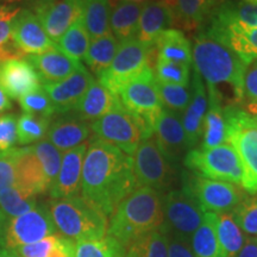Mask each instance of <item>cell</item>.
Instances as JSON below:
<instances>
[{
    "instance_id": "6da1fadb",
    "label": "cell",
    "mask_w": 257,
    "mask_h": 257,
    "mask_svg": "<svg viewBox=\"0 0 257 257\" xmlns=\"http://www.w3.org/2000/svg\"><path fill=\"white\" fill-rule=\"evenodd\" d=\"M136 188L133 156L91 138L82 166L81 197L110 217Z\"/></svg>"
},
{
    "instance_id": "7a4b0ae2",
    "label": "cell",
    "mask_w": 257,
    "mask_h": 257,
    "mask_svg": "<svg viewBox=\"0 0 257 257\" xmlns=\"http://www.w3.org/2000/svg\"><path fill=\"white\" fill-rule=\"evenodd\" d=\"M107 233L125 250L135 239L163 224V204L159 192L138 187L115 207L110 216Z\"/></svg>"
},
{
    "instance_id": "3957f363",
    "label": "cell",
    "mask_w": 257,
    "mask_h": 257,
    "mask_svg": "<svg viewBox=\"0 0 257 257\" xmlns=\"http://www.w3.org/2000/svg\"><path fill=\"white\" fill-rule=\"evenodd\" d=\"M192 59L194 70L206 81L207 86L217 87L221 83H227L233 89L234 104H239L246 63L236 51L200 30L194 37Z\"/></svg>"
},
{
    "instance_id": "277c9868",
    "label": "cell",
    "mask_w": 257,
    "mask_h": 257,
    "mask_svg": "<svg viewBox=\"0 0 257 257\" xmlns=\"http://www.w3.org/2000/svg\"><path fill=\"white\" fill-rule=\"evenodd\" d=\"M48 208L56 230L66 238L100 239L107 233V217L81 195L51 199Z\"/></svg>"
},
{
    "instance_id": "5b68a950",
    "label": "cell",
    "mask_w": 257,
    "mask_h": 257,
    "mask_svg": "<svg viewBox=\"0 0 257 257\" xmlns=\"http://www.w3.org/2000/svg\"><path fill=\"white\" fill-rule=\"evenodd\" d=\"M226 143L236 150L243 167L242 188L250 195L257 194V121L238 104L224 107Z\"/></svg>"
},
{
    "instance_id": "8992f818",
    "label": "cell",
    "mask_w": 257,
    "mask_h": 257,
    "mask_svg": "<svg viewBox=\"0 0 257 257\" xmlns=\"http://www.w3.org/2000/svg\"><path fill=\"white\" fill-rule=\"evenodd\" d=\"M155 63V47L144 44L137 38H131L121 42L110 67L98 76V81L118 95L125 83L140 75L148 67L154 69Z\"/></svg>"
},
{
    "instance_id": "52a82bcc",
    "label": "cell",
    "mask_w": 257,
    "mask_h": 257,
    "mask_svg": "<svg viewBox=\"0 0 257 257\" xmlns=\"http://www.w3.org/2000/svg\"><path fill=\"white\" fill-rule=\"evenodd\" d=\"M91 133L93 140L117 147L128 156H134L141 141L153 136L123 105L91 123Z\"/></svg>"
},
{
    "instance_id": "ba28073f",
    "label": "cell",
    "mask_w": 257,
    "mask_h": 257,
    "mask_svg": "<svg viewBox=\"0 0 257 257\" xmlns=\"http://www.w3.org/2000/svg\"><path fill=\"white\" fill-rule=\"evenodd\" d=\"M184 163L194 174L217 181L242 185L243 167L236 150L224 143L211 149H191Z\"/></svg>"
},
{
    "instance_id": "9c48e42d",
    "label": "cell",
    "mask_w": 257,
    "mask_h": 257,
    "mask_svg": "<svg viewBox=\"0 0 257 257\" xmlns=\"http://www.w3.org/2000/svg\"><path fill=\"white\" fill-rule=\"evenodd\" d=\"M118 98L125 110L136 117L153 135L154 125L163 110V105L152 67H148L140 75L125 83L118 92Z\"/></svg>"
},
{
    "instance_id": "30bf717a",
    "label": "cell",
    "mask_w": 257,
    "mask_h": 257,
    "mask_svg": "<svg viewBox=\"0 0 257 257\" xmlns=\"http://www.w3.org/2000/svg\"><path fill=\"white\" fill-rule=\"evenodd\" d=\"M182 189L197 200L204 212H231L246 193L238 185L211 180L192 172L182 174Z\"/></svg>"
},
{
    "instance_id": "8fae6325",
    "label": "cell",
    "mask_w": 257,
    "mask_h": 257,
    "mask_svg": "<svg viewBox=\"0 0 257 257\" xmlns=\"http://www.w3.org/2000/svg\"><path fill=\"white\" fill-rule=\"evenodd\" d=\"M133 159L138 187L152 188L161 193L174 184V167L161 153L154 136L141 141Z\"/></svg>"
},
{
    "instance_id": "7c38bea8",
    "label": "cell",
    "mask_w": 257,
    "mask_h": 257,
    "mask_svg": "<svg viewBox=\"0 0 257 257\" xmlns=\"http://www.w3.org/2000/svg\"><path fill=\"white\" fill-rule=\"evenodd\" d=\"M5 220L2 233V249L15 251L56 233L48 206L40 205L22 216Z\"/></svg>"
},
{
    "instance_id": "4fadbf2b",
    "label": "cell",
    "mask_w": 257,
    "mask_h": 257,
    "mask_svg": "<svg viewBox=\"0 0 257 257\" xmlns=\"http://www.w3.org/2000/svg\"><path fill=\"white\" fill-rule=\"evenodd\" d=\"M165 232L191 242L192 236L204 220L205 212L187 192L170 191L162 200Z\"/></svg>"
},
{
    "instance_id": "5bb4252c",
    "label": "cell",
    "mask_w": 257,
    "mask_h": 257,
    "mask_svg": "<svg viewBox=\"0 0 257 257\" xmlns=\"http://www.w3.org/2000/svg\"><path fill=\"white\" fill-rule=\"evenodd\" d=\"M82 0H34L31 11L37 16L50 40L56 43L81 16Z\"/></svg>"
},
{
    "instance_id": "9a60e30c",
    "label": "cell",
    "mask_w": 257,
    "mask_h": 257,
    "mask_svg": "<svg viewBox=\"0 0 257 257\" xmlns=\"http://www.w3.org/2000/svg\"><path fill=\"white\" fill-rule=\"evenodd\" d=\"M181 118L182 113L163 108L154 125L153 136L161 153L172 165L185 159L189 152Z\"/></svg>"
},
{
    "instance_id": "2e32d148",
    "label": "cell",
    "mask_w": 257,
    "mask_h": 257,
    "mask_svg": "<svg viewBox=\"0 0 257 257\" xmlns=\"http://www.w3.org/2000/svg\"><path fill=\"white\" fill-rule=\"evenodd\" d=\"M93 81L92 74L81 64L68 78L42 87L53 102L56 114H60L73 111Z\"/></svg>"
},
{
    "instance_id": "e0dca14e",
    "label": "cell",
    "mask_w": 257,
    "mask_h": 257,
    "mask_svg": "<svg viewBox=\"0 0 257 257\" xmlns=\"http://www.w3.org/2000/svg\"><path fill=\"white\" fill-rule=\"evenodd\" d=\"M11 37L25 55H38L56 47L37 16L28 9L22 10L15 19Z\"/></svg>"
},
{
    "instance_id": "ac0fdd59",
    "label": "cell",
    "mask_w": 257,
    "mask_h": 257,
    "mask_svg": "<svg viewBox=\"0 0 257 257\" xmlns=\"http://www.w3.org/2000/svg\"><path fill=\"white\" fill-rule=\"evenodd\" d=\"M87 148L88 144L83 143L62 154L59 174L49 191L51 199L76 197L81 193L82 166Z\"/></svg>"
},
{
    "instance_id": "d6986e66",
    "label": "cell",
    "mask_w": 257,
    "mask_h": 257,
    "mask_svg": "<svg viewBox=\"0 0 257 257\" xmlns=\"http://www.w3.org/2000/svg\"><path fill=\"white\" fill-rule=\"evenodd\" d=\"M89 135L91 124L70 111L57 114L50 120L47 140L61 153H64L86 143Z\"/></svg>"
},
{
    "instance_id": "ffe728a7",
    "label": "cell",
    "mask_w": 257,
    "mask_h": 257,
    "mask_svg": "<svg viewBox=\"0 0 257 257\" xmlns=\"http://www.w3.org/2000/svg\"><path fill=\"white\" fill-rule=\"evenodd\" d=\"M0 86L9 96L19 99L40 88L41 79L28 60H10L0 63Z\"/></svg>"
},
{
    "instance_id": "44dd1931",
    "label": "cell",
    "mask_w": 257,
    "mask_h": 257,
    "mask_svg": "<svg viewBox=\"0 0 257 257\" xmlns=\"http://www.w3.org/2000/svg\"><path fill=\"white\" fill-rule=\"evenodd\" d=\"M192 96L187 108L182 113V125L187 138L189 150L193 149L204 133V119L207 111V92L198 72H193L191 85Z\"/></svg>"
},
{
    "instance_id": "7402d4cb",
    "label": "cell",
    "mask_w": 257,
    "mask_h": 257,
    "mask_svg": "<svg viewBox=\"0 0 257 257\" xmlns=\"http://www.w3.org/2000/svg\"><path fill=\"white\" fill-rule=\"evenodd\" d=\"M27 60L37 72L43 85L55 83L68 78L82 64L80 61L67 56L57 49V47L38 55H29Z\"/></svg>"
},
{
    "instance_id": "603a6c76",
    "label": "cell",
    "mask_w": 257,
    "mask_h": 257,
    "mask_svg": "<svg viewBox=\"0 0 257 257\" xmlns=\"http://www.w3.org/2000/svg\"><path fill=\"white\" fill-rule=\"evenodd\" d=\"M16 186L34 195L44 194L50 191L40 160L31 147L17 148L16 160Z\"/></svg>"
},
{
    "instance_id": "cb8c5ba5",
    "label": "cell",
    "mask_w": 257,
    "mask_h": 257,
    "mask_svg": "<svg viewBox=\"0 0 257 257\" xmlns=\"http://www.w3.org/2000/svg\"><path fill=\"white\" fill-rule=\"evenodd\" d=\"M173 22L172 9L157 0H149L143 4L136 38L144 44L154 46L161 32L173 27Z\"/></svg>"
},
{
    "instance_id": "d4e9b609",
    "label": "cell",
    "mask_w": 257,
    "mask_h": 257,
    "mask_svg": "<svg viewBox=\"0 0 257 257\" xmlns=\"http://www.w3.org/2000/svg\"><path fill=\"white\" fill-rule=\"evenodd\" d=\"M120 105L118 95L111 93L98 80H94L73 112L87 123H93Z\"/></svg>"
},
{
    "instance_id": "484cf974",
    "label": "cell",
    "mask_w": 257,
    "mask_h": 257,
    "mask_svg": "<svg viewBox=\"0 0 257 257\" xmlns=\"http://www.w3.org/2000/svg\"><path fill=\"white\" fill-rule=\"evenodd\" d=\"M200 30L227 44L245 63L257 57V28L230 24L224 28L204 27Z\"/></svg>"
},
{
    "instance_id": "4316f807",
    "label": "cell",
    "mask_w": 257,
    "mask_h": 257,
    "mask_svg": "<svg viewBox=\"0 0 257 257\" xmlns=\"http://www.w3.org/2000/svg\"><path fill=\"white\" fill-rule=\"evenodd\" d=\"M207 111L204 119V133L200 149H211L226 143L223 94L218 87L213 86H207Z\"/></svg>"
},
{
    "instance_id": "83f0119b",
    "label": "cell",
    "mask_w": 257,
    "mask_h": 257,
    "mask_svg": "<svg viewBox=\"0 0 257 257\" xmlns=\"http://www.w3.org/2000/svg\"><path fill=\"white\" fill-rule=\"evenodd\" d=\"M224 0H175L173 27L193 32L200 30Z\"/></svg>"
},
{
    "instance_id": "f1b7e54d",
    "label": "cell",
    "mask_w": 257,
    "mask_h": 257,
    "mask_svg": "<svg viewBox=\"0 0 257 257\" xmlns=\"http://www.w3.org/2000/svg\"><path fill=\"white\" fill-rule=\"evenodd\" d=\"M230 24L257 28V5H251L244 2L224 0L214 10L211 18L204 27L224 28Z\"/></svg>"
},
{
    "instance_id": "f546056e",
    "label": "cell",
    "mask_w": 257,
    "mask_h": 257,
    "mask_svg": "<svg viewBox=\"0 0 257 257\" xmlns=\"http://www.w3.org/2000/svg\"><path fill=\"white\" fill-rule=\"evenodd\" d=\"M156 61H167L192 66V46L185 34L178 29L162 31L154 44Z\"/></svg>"
},
{
    "instance_id": "4dcf8cb0",
    "label": "cell",
    "mask_w": 257,
    "mask_h": 257,
    "mask_svg": "<svg viewBox=\"0 0 257 257\" xmlns=\"http://www.w3.org/2000/svg\"><path fill=\"white\" fill-rule=\"evenodd\" d=\"M142 8L143 4H135L125 0H119L112 6L110 17L111 34L120 43L136 38Z\"/></svg>"
},
{
    "instance_id": "1f68e13d",
    "label": "cell",
    "mask_w": 257,
    "mask_h": 257,
    "mask_svg": "<svg viewBox=\"0 0 257 257\" xmlns=\"http://www.w3.org/2000/svg\"><path fill=\"white\" fill-rule=\"evenodd\" d=\"M111 11L112 0H82L81 16L91 40L111 34Z\"/></svg>"
},
{
    "instance_id": "d6a6232c",
    "label": "cell",
    "mask_w": 257,
    "mask_h": 257,
    "mask_svg": "<svg viewBox=\"0 0 257 257\" xmlns=\"http://www.w3.org/2000/svg\"><path fill=\"white\" fill-rule=\"evenodd\" d=\"M191 246L195 257H229L218 239L213 212H205L204 220L192 236Z\"/></svg>"
},
{
    "instance_id": "836d02e7",
    "label": "cell",
    "mask_w": 257,
    "mask_h": 257,
    "mask_svg": "<svg viewBox=\"0 0 257 257\" xmlns=\"http://www.w3.org/2000/svg\"><path fill=\"white\" fill-rule=\"evenodd\" d=\"M119 46L120 42L112 34L92 40L87 53L83 57L89 70L94 73L96 76L100 75L104 70L110 67Z\"/></svg>"
},
{
    "instance_id": "e575fe53",
    "label": "cell",
    "mask_w": 257,
    "mask_h": 257,
    "mask_svg": "<svg viewBox=\"0 0 257 257\" xmlns=\"http://www.w3.org/2000/svg\"><path fill=\"white\" fill-rule=\"evenodd\" d=\"M214 226L218 239L229 257H236L243 248L245 236L234 221L231 212L214 213Z\"/></svg>"
},
{
    "instance_id": "d590c367",
    "label": "cell",
    "mask_w": 257,
    "mask_h": 257,
    "mask_svg": "<svg viewBox=\"0 0 257 257\" xmlns=\"http://www.w3.org/2000/svg\"><path fill=\"white\" fill-rule=\"evenodd\" d=\"M37 197L18 186L0 192V212L3 219H12L37 206Z\"/></svg>"
},
{
    "instance_id": "8d00e7d4",
    "label": "cell",
    "mask_w": 257,
    "mask_h": 257,
    "mask_svg": "<svg viewBox=\"0 0 257 257\" xmlns=\"http://www.w3.org/2000/svg\"><path fill=\"white\" fill-rule=\"evenodd\" d=\"M89 43H91V38L83 24L82 16H80L55 44L57 49L66 54L67 56L80 61L87 53Z\"/></svg>"
},
{
    "instance_id": "74e56055",
    "label": "cell",
    "mask_w": 257,
    "mask_h": 257,
    "mask_svg": "<svg viewBox=\"0 0 257 257\" xmlns=\"http://www.w3.org/2000/svg\"><path fill=\"white\" fill-rule=\"evenodd\" d=\"M125 257H168V239L162 227L138 237L126 248Z\"/></svg>"
},
{
    "instance_id": "f35d334b",
    "label": "cell",
    "mask_w": 257,
    "mask_h": 257,
    "mask_svg": "<svg viewBox=\"0 0 257 257\" xmlns=\"http://www.w3.org/2000/svg\"><path fill=\"white\" fill-rule=\"evenodd\" d=\"M125 253L124 246L108 234L100 239L75 243V257H125Z\"/></svg>"
},
{
    "instance_id": "ab89813d",
    "label": "cell",
    "mask_w": 257,
    "mask_h": 257,
    "mask_svg": "<svg viewBox=\"0 0 257 257\" xmlns=\"http://www.w3.org/2000/svg\"><path fill=\"white\" fill-rule=\"evenodd\" d=\"M51 118L23 113L17 120V138L22 146L37 143L47 137Z\"/></svg>"
},
{
    "instance_id": "60d3db41",
    "label": "cell",
    "mask_w": 257,
    "mask_h": 257,
    "mask_svg": "<svg viewBox=\"0 0 257 257\" xmlns=\"http://www.w3.org/2000/svg\"><path fill=\"white\" fill-rule=\"evenodd\" d=\"M37 159L40 160L42 168L44 170L47 181L50 188L53 187L55 182L56 176L59 174L61 167V161H62V154L56 147H54L49 141H40L32 146Z\"/></svg>"
},
{
    "instance_id": "b9f144b4",
    "label": "cell",
    "mask_w": 257,
    "mask_h": 257,
    "mask_svg": "<svg viewBox=\"0 0 257 257\" xmlns=\"http://www.w3.org/2000/svg\"><path fill=\"white\" fill-rule=\"evenodd\" d=\"M154 74L157 82L187 87L191 78V66L167 61H156L154 66Z\"/></svg>"
},
{
    "instance_id": "7bdbcfd3",
    "label": "cell",
    "mask_w": 257,
    "mask_h": 257,
    "mask_svg": "<svg viewBox=\"0 0 257 257\" xmlns=\"http://www.w3.org/2000/svg\"><path fill=\"white\" fill-rule=\"evenodd\" d=\"M239 229L249 236L257 237V194L246 195L231 211Z\"/></svg>"
},
{
    "instance_id": "ee69618b",
    "label": "cell",
    "mask_w": 257,
    "mask_h": 257,
    "mask_svg": "<svg viewBox=\"0 0 257 257\" xmlns=\"http://www.w3.org/2000/svg\"><path fill=\"white\" fill-rule=\"evenodd\" d=\"M157 89H159L160 99L165 108L184 113L191 101L192 91L189 86L185 87V86L165 85V83L157 82Z\"/></svg>"
},
{
    "instance_id": "f6af8a7d",
    "label": "cell",
    "mask_w": 257,
    "mask_h": 257,
    "mask_svg": "<svg viewBox=\"0 0 257 257\" xmlns=\"http://www.w3.org/2000/svg\"><path fill=\"white\" fill-rule=\"evenodd\" d=\"M18 102L25 113L44 118H51L54 114H56L53 102L42 86L21 96Z\"/></svg>"
},
{
    "instance_id": "bcb514c9",
    "label": "cell",
    "mask_w": 257,
    "mask_h": 257,
    "mask_svg": "<svg viewBox=\"0 0 257 257\" xmlns=\"http://www.w3.org/2000/svg\"><path fill=\"white\" fill-rule=\"evenodd\" d=\"M21 11L18 2L3 0V4H0V46L11 38L15 19Z\"/></svg>"
},
{
    "instance_id": "7dc6e473",
    "label": "cell",
    "mask_w": 257,
    "mask_h": 257,
    "mask_svg": "<svg viewBox=\"0 0 257 257\" xmlns=\"http://www.w3.org/2000/svg\"><path fill=\"white\" fill-rule=\"evenodd\" d=\"M17 148L0 152V192L16 185Z\"/></svg>"
},
{
    "instance_id": "c3c4849f",
    "label": "cell",
    "mask_w": 257,
    "mask_h": 257,
    "mask_svg": "<svg viewBox=\"0 0 257 257\" xmlns=\"http://www.w3.org/2000/svg\"><path fill=\"white\" fill-rule=\"evenodd\" d=\"M59 238L60 236L53 234L40 242L21 246V248L16 249L14 252L18 257H50L53 255L54 250L56 249Z\"/></svg>"
},
{
    "instance_id": "681fc988",
    "label": "cell",
    "mask_w": 257,
    "mask_h": 257,
    "mask_svg": "<svg viewBox=\"0 0 257 257\" xmlns=\"http://www.w3.org/2000/svg\"><path fill=\"white\" fill-rule=\"evenodd\" d=\"M17 120L16 114L0 115V152L12 149L18 143Z\"/></svg>"
},
{
    "instance_id": "f907efd6",
    "label": "cell",
    "mask_w": 257,
    "mask_h": 257,
    "mask_svg": "<svg viewBox=\"0 0 257 257\" xmlns=\"http://www.w3.org/2000/svg\"><path fill=\"white\" fill-rule=\"evenodd\" d=\"M242 102H257V57L246 63L242 80Z\"/></svg>"
},
{
    "instance_id": "816d5d0a",
    "label": "cell",
    "mask_w": 257,
    "mask_h": 257,
    "mask_svg": "<svg viewBox=\"0 0 257 257\" xmlns=\"http://www.w3.org/2000/svg\"><path fill=\"white\" fill-rule=\"evenodd\" d=\"M166 234L168 239V257H195L193 253L191 242L167 232Z\"/></svg>"
},
{
    "instance_id": "f5cc1de1",
    "label": "cell",
    "mask_w": 257,
    "mask_h": 257,
    "mask_svg": "<svg viewBox=\"0 0 257 257\" xmlns=\"http://www.w3.org/2000/svg\"><path fill=\"white\" fill-rule=\"evenodd\" d=\"M25 54L22 51L21 48L14 41V38H9L5 43L0 46V63L10 60H19L23 59Z\"/></svg>"
},
{
    "instance_id": "db71d44e",
    "label": "cell",
    "mask_w": 257,
    "mask_h": 257,
    "mask_svg": "<svg viewBox=\"0 0 257 257\" xmlns=\"http://www.w3.org/2000/svg\"><path fill=\"white\" fill-rule=\"evenodd\" d=\"M236 257H257V237H246L243 248Z\"/></svg>"
},
{
    "instance_id": "11a10c76",
    "label": "cell",
    "mask_w": 257,
    "mask_h": 257,
    "mask_svg": "<svg viewBox=\"0 0 257 257\" xmlns=\"http://www.w3.org/2000/svg\"><path fill=\"white\" fill-rule=\"evenodd\" d=\"M12 107V102L10 100L9 95L6 94L4 89L0 86V113H4L5 111L10 110Z\"/></svg>"
},
{
    "instance_id": "9f6ffc18",
    "label": "cell",
    "mask_w": 257,
    "mask_h": 257,
    "mask_svg": "<svg viewBox=\"0 0 257 257\" xmlns=\"http://www.w3.org/2000/svg\"><path fill=\"white\" fill-rule=\"evenodd\" d=\"M243 107V110L248 113L253 120L257 121V102H242L238 104Z\"/></svg>"
},
{
    "instance_id": "6f0895ef",
    "label": "cell",
    "mask_w": 257,
    "mask_h": 257,
    "mask_svg": "<svg viewBox=\"0 0 257 257\" xmlns=\"http://www.w3.org/2000/svg\"><path fill=\"white\" fill-rule=\"evenodd\" d=\"M0 257H18L14 251L6 249H0Z\"/></svg>"
},
{
    "instance_id": "680465c9",
    "label": "cell",
    "mask_w": 257,
    "mask_h": 257,
    "mask_svg": "<svg viewBox=\"0 0 257 257\" xmlns=\"http://www.w3.org/2000/svg\"><path fill=\"white\" fill-rule=\"evenodd\" d=\"M157 2H160V3H162V4L167 5V6H168V8L172 9V11H173V9H174L175 0H157Z\"/></svg>"
},
{
    "instance_id": "91938a15",
    "label": "cell",
    "mask_w": 257,
    "mask_h": 257,
    "mask_svg": "<svg viewBox=\"0 0 257 257\" xmlns=\"http://www.w3.org/2000/svg\"><path fill=\"white\" fill-rule=\"evenodd\" d=\"M118 2H119V0H113V2H112V6H113L115 3H118ZM125 2L135 3V4H144V3L149 2V0H125Z\"/></svg>"
},
{
    "instance_id": "94428289",
    "label": "cell",
    "mask_w": 257,
    "mask_h": 257,
    "mask_svg": "<svg viewBox=\"0 0 257 257\" xmlns=\"http://www.w3.org/2000/svg\"><path fill=\"white\" fill-rule=\"evenodd\" d=\"M244 3H248V4L251 5H257V0H243Z\"/></svg>"
},
{
    "instance_id": "6125c7cd",
    "label": "cell",
    "mask_w": 257,
    "mask_h": 257,
    "mask_svg": "<svg viewBox=\"0 0 257 257\" xmlns=\"http://www.w3.org/2000/svg\"><path fill=\"white\" fill-rule=\"evenodd\" d=\"M3 220V216H2V212H0V221Z\"/></svg>"
},
{
    "instance_id": "be15d7a7",
    "label": "cell",
    "mask_w": 257,
    "mask_h": 257,
    "mask_svg": "<svg viewBox=\"0 0 257 257\" xmlns=\"http://www.w3.org/2000/svg\"><path fill=\"white\" fill-rule=\"evenodd\" d=\"M14 2H18V0H14Z\"/></svg>"
},
{
    "instance_id": "e7e4bbea",
    "label": "cell",
    "mask_w": 257,
    "mask_h": 257,
    "mask_svg": "<svg viewBox=\"0 0 257 257\" xmlns=\"http://www.w3.org/2000/svg\"><path fill=\"white\" fill-rule=\"evenodd\" d=\"M112 2H113V0H112Z\"/></svg>"
}]
</instances>
